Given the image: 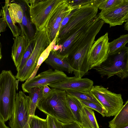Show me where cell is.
Listing matches in <instances>:
<instances>
[{"label": "cell", "instance_id": "cell-1", "mask_svg": "<svg viewBox=\"0 0 128 128\" xmlns=\"http://www.w3.org/2000/svg\"><path fill=\"white\" fill-rule=\"evenodd\" d=\"M51 89L50 93L40 99L37 108L47 115L61 122L76 121L68 104L66 91L54 88Z\"/></svg>", "mask_w": 128, "mask_h": 128}, {"label": "cell", "instance_id": "cell-2", "mask_svg": "<svg viewBox=\"0 0 128 128\" xmlns=\"http://www.w3.org/2000/svg\"><path fill=\"white\" fill-rule=\"evenodd\" d=\"M16 78L10 70H3L0 74V117L5 122L11 118L17 93Z\"/></svg>", "mask_w": 128, "mask_h": 128}, {"label": "cell", "instance_id": "cell-3", "mask_svg": "<svg viewBox=\"0 0 128 128\" xmlns=\"http://www.w3.org/2000/svg\"><path fill=\"white\" fill-rule=\"evenodd\" d=\"M97 35L96 33L89 34L80 42L67 57L74 76L81 78L90 70L89 54Z\"/></svg>", "mask_w": 128, "mask_h": 128}, {"label": "cell", "instance_id": "cell-4", "mask_svg": "<svg viewBox=\"0 0 128 128\" xmlns=\"http://www.w3.org/2000/svg\"><path fill=\"white\" fill-rule=\"evenodd\" d=\"M93 68L102 77L106 76L108 78L116 75L122 80L128 78V47L125 46L108 54L105 61Z\"/></svg>", "mask_w": 128, "mask_h": 128}, {"label": "cell", "instance_id": "cell-5", "mask_svg": "<svg viewBox=\"0 0 128 128\" xmlns=\"http://www.w3.org/2000/svg\"><path fill=\"white\" fill-rule=\"evenodd\" d=\"M62 0H24L29 8L30 19L36 30L45 29L53 12Z\"/></svg>", "mask_w": 128, "mask_h": 128}, {"label": "cell", "instance_id": "cell-6", "mask_svg": "<svg viewBox=\"0 0 128 128\" xmlns=\"http://www.w3.org/2000/svg\"><path fill=\"white\" fill-rule=\"evenodd\" d=\"M34 38L35 46L33 52L23 68L18 72L15 76L21 82L27 80L35 68L38 58L41 54L50 44L45 29L36 30Z\"/></svg>", "mask_w": 128, "mask_h": 128}, {"label": "cell", "instance_id": "cell-7", "mask_svg": "<svg viewBox=\"0 0 128 128\" xmlns=\"http://www.w3.org/2000/svg\"><path fill=\"white\" fill-rule=\"evenodd\" d=\"M90 92L106 111V117L115 116L123 106L121 94L112 92L102 86H93Z\"/></svg>", "mask_w": 128, "mask_h": 128}, {"label": "cell", "instance_id": "cell-8", "mask_svg": "<svg viewBox=\"0 0 128 128\" xmlns=\"http://www.w3.org/2000/svg\"><path fill=\"white\" fill-rule=\"evenodd\" d=\"M23 91L17 93L14 107L8 124L11 128H30V98Z\"/></svg>", "mask_w": 128, "mask_h": 128}, {"label": "cell", "instance_id": "cell-9", "mask_svg": "<svg viewBox=\"0 0 128 128\" xmlns=\"http://www.w3.org/2000/svg\"><path fill=\"white\" fill-rule=\"evenodd\" d=\"M98 8L95 5L89 4L78 8L66 24L57 34L56 43L81 24L88 22L97 15Z\"/></svg>", "mask_w": 128, "mask_h": 128}, {"label": "cell", "instance_id": "cell-10", "mask_svg": "<svg viewBox=\"0 0 128 128\" xmlns=\"http://www.w3.org/2000/svg\"><path fill=\"white\" fill-rule=\"evenodd\" d=\"M68 77L63 72L50 69L40 73L31 80L26 81L22 84V88L24 92L29 93L32 88L61 82Z\"/></svg>", "mask_w": 128, "mask_h": 128}, {"label": "cell", "instance_id": "cell-11", "mask_svg": "<svg viewBox=\"0 0 128 128\" xmlns=\"http://www.w3.org/2000/svg\"><path fill=\"white\" fill-rule=\"evenodd\" d=\"M72 10L66 0H62L53 12L45 28L50 44L56 36L63 19Z\"/></svg>", "mask_w": 128, "mask_h": 128}, {"label": "cell", "instance_id": "cell-12", "mask_svg": "<svg viewBox=\"0 0 128 128\" xmlns=\"http://www.w3.org/2000/svg\"><path fill=\"white\" fill-rule=\"evenodd\" d=\"M98 14L104 23L109 24L110 28L122 25L128 19V0H124L109 9L101 10Z\"/></svg>", "mask_w": 128, "mask_h": 128}, {"label": "cell", "instance_id": "cell-13", "mask_svg": "<svg viewBox=\"0 0 128 128\" xmlns=\"http://www.w3.org/2000/svg\"><path fill=\"white\" fill-rule=\"evenodd\" d=\"M108 33L107 32L93 44L88 56L90 70L100 66L107 59L108 55Z\"/></svg>", "mask_w": 128, "mask_h": 128}, {"label": "cell", "instance_id": "cell-14", "mask_svg": "<svg viewBox=\"0 0 128 128\" xmlns=\"http://www.w3.org/2000/svg\"><path fill=\"white\" fill-rule=\"evenodd\" d=\"M92 80L87 78L75 76L68 77L64 81L48 85L52 88L66 91L90 92L93 86Z\"/></svg>", "mask_w": 128, "mask_h": 128}, {"label": "cell", "instance_id": "cell-15", "mask_svg": "<svg viewBox=\"0 0 128 128\" xmlns=\"http://www.w3.org/2000/svg\"><path fill=\"white\" fill-rule=\"evenodd\" d=\"M21 32V35L13 38L14 43L12 47L11 56L16 68L19 65L30 41L24 33Z\"/></svg>", "mask_w": 128, "mask_h": 128}, {"label": "cell", "instance_id": "cell-16", "mask_svg": "<svg viewBox=\"0 0 128 128\" xmlns=\"http://www.w3.org/2000/svg\"><path fill=\"white\" fill-rule=\"evenodd\" d=\"M54 70L72 74L73 70L70 66L67 58L61 56L56 52L52 50L47 59L44 62Z\"/></svg>", "mask_w": 128, "mask_h": 128}, {"label": "cell", "instance_id": "cell-17", "mask_svg": "<svg viewBox=\"0 0 128 128\" xmlns=\"http://www.w3.org/2000/svg\"><path fill=\"white\" fill-rule=\"evenodd\" d=\"M80 124L82 128H99L94 111L84 106L80 113Z\"/></svg>", "mask_w": 128, "mask_h": 128}, {"label": "cell", "instance_id": "cell-18", "mask_svg": "<svg viewBox=\"0 0 128 128\" xmlns=\"http://www.w3.org/2000/svg\"><path fill=\"white\" fill-rule=\"evenodd\" d=\"M108 123L110 128H124L128 126V100L114 118Z\"/></svg>", "mask_w": 128, "mask_h": 128}, {"label": "cell", "instance_id": "cell-19", "mask_svg": "<svg viewBox=\"0 0 128 128\" xmlns=\"http://www.w3.org/2000/svg\"><path fill=\"white\" fill-rule=\"evenodd\" d=\"M20 4L24 12L22 23L19 24L21 28V30L30 41L34 38L36 32L30 18L27 16L26 12V8L25 6L23 3Z\"/></svg>", "mask_w": 128, "mask_h": 128}, {"label": "cell", "instance_id": "cell-20", "mask_svg": "<svg viewBox=\"0 0 128 128\" xmlns=\"http://www.w3.org/2000/svg\"><path fill=\"white\" fill-rule=\"evenodd\" d=\"M43 86L32 88L29 92L30 116L35 115V113L38 103L43 97Z\"/></svg>", "mask_w": 128, "mask_h": 128}, {"label": "cell", "instance_id": "cell-21", "mask_svg": "<svg viewBox=\"0 0 128 128\" xmlns=\"http://www.w3.org/2000/svg\"><path fill=\"white\" fill-rule=\"evenodd\" d=\"M67 99L70 108L76 121L80 124V113L84 106L79 99L67 94Z\"/></svg>", "mask_w": 128, "mask_h": 128}, {"label": "cell", "instance_id": "cell-22", "mask_svg": "<svg viewBox=\"0 0 128 128\" xmlns=\"http://www.w3.org/2000/svg\"><path fill=\"white\" fill-rule=\"evenodd\" d=\"M9 0H5L4 5L2 7L3 16L8 26L11 30L13 36L16 37L21 34V29L13 22L11 18L8 10V8L10 4Z\"/></svg>", "mask_w": 128, "mask_h": 128}, {"label": "cell", "instance_id": "cell-23", "mask_svg": "<svg viewBox=\"0 0 128 128\" xmlns=\"http://www.w3.org/2000/svg\"><path fill=\"white\" fill-rule=\"evenodd\" d=\"M9 13L13 23L21 24L23 16V10L19 4L10 3L8 8Z\"/></svg>", "mask_w": 128, "mask_h": 128}, {"label": "cell", "instance_id": "cell-24", "mask_svg": "<svg viewBox=\"0 0 128 128\" xmlns=\"http://www.w3.org/2000/svg\"><path fill=\"white\" fill-rule=\"evenodd\" d=\"M128 42V34L121 35L109 43L108 54H113L125 46Z\"/></svg>", "mask_w": 128, "mask_h": 128}, {"label": "cell", "instance_id": "cell-25", "mask_svg": "<svg viewBox=\"0 0 128 128\" xmlns=\"http://www.w3.org/2000/svg\"><path fill=\"white\" fill-rule=\"evenodd\" d=\"M66 92L67 94L74 96L79 100L92 102L102 106L100 103L90 92L70 91H66Z\"/></svg>", "mask_w": 128, "mask_h": 128}, {"label": "cell", "instance_id": "cell-26", "mask_svg": "<svg viewBox=\"0 0 128 128\" xmlns=\"http://www.w3.org/2000/svg\"><path fill=\"white\" fill-rule=\"evenodd\" d=\"M53 46V43L52 42L41 54L38 58L36 66L33 72L30 77L26 81L30 80L36 76L40 66L48 57L50 51L52 49Z\"/></svg>", "mask_w": 128, "mask_h": 128}, {"label": "cell", "instance_id": "cell-27", "mask_svg": "<svg viewBox=\"0 0 128 128\" xmlns=\"http://www.w3.org/2000/svg\"><path fill=\"white\" fill-rule=\"evenodd\" d=\"M35 40L34 38L31 40L28 46L24 53L19 65L16 68L17 72L22 69L31 56L35 45Z\"/></svg>", "mask_w": 128, "mask_h": 128}, {"label": "cell", "instance_id": "cell-28", "mask_svg": "<svg viewBox=\"0 0 128 128\" xmlns=\"http://www.w3.org/2000/svg\"><path fill=\"white\" fill-rule=\"evenodd\" d=\"M29 123L30 128H48L46 119L36 115L30 116Z\"/></svg>", "mask_w": 128, "mask_h": 128}, {"label": "cell", "instance_id": "cell-29", "mask_svg": "<svg viewBox=\"0 0 128 128\" xmlns=\"http://www.w3.org/2000/svg\"><path fill=\"white\" fill-rule=\"evenodd\" d=\"M124 0H100L97 6L102 10L112 8L122 2Z\"/></svg>", "mask_w": 128, "mask_h": 128}, {"label": "cell", "instance_id": "cell-30", "mask_svg": "<svg viewBox=\"0 0 128 128\" xmlns=\"http://www.w3.org/2000/svg\"><path fill=\"white\" fill-rule=\"evenodd\" d=\"M79 100L84 106L89 108L96 111L104 117L106 116V111L102 106L92 102Z\"/></svg>", "mask_w": 128, "mask_h": 128}, {"label": "cell", "instance_id": "cell-31", "mask_svg": "<svg viewBox=\"0 0 128 128\" xmlns=\"http://www.w3.org/2000/svg\"><path fill=\"white\" fill-rule=\"evenodd\" d=\"M66 1L72 9L89 4H92L95 5V0H66Z\"/></svg>", "mask_w": 128, "mask_h": 128}, {"label": "cell", "instance_id": "cell-32", "mask_svg": "<svg viewBox=\"0 0 128 128\" xmlns=\"http://www.w3.org/2000/svg\"><path fill=\"white\" fill-rule=\"evenodd\" d=\"M48 128H60V122L49 115H47Z\"/></svg>", "mask_w": 128, "mask_h": 128}, {"label": "cell", "instance_id": "cell-33", "mask_svg": "<svg viewBox=\"0 0 128 128\" xmlns=\"http://www.w3.org/2000/svg\"><path fill=\"white\" fill-rule=\"evenodd\" d=\"M60 128H82L81 125L76 121L64 123L60 122Z\"/></svg>", "mask_w": 128, "mask_h": 128}, {"label": "cell", "instance_id": "cell-34", "mask_svg": "<svg viewBox=\"0 0 128 128\" xmlns=\"http://www.w3.org/2000/svg\"><path fill=\"white\" fill-rule=\"evenodd\" d=\"M78 8L73 9L70 13L63 19L62 22L58 33L62 29L66 24L72 14Z\"/></svg>", "mask_w": 128, "mask_h": 128}, {"label": "cell", "instance_id": "cell-35", "mask_svg": "<svg viewBox=\"0 0 128 128\" xmlns=\"http://www.w3.org/2000/svg\"><path fill=\"white\" fill-rule=\"evenodd\" d=\"M0 32L1 33L5 31L8 25L3 16L0 18Z\"/></svg>", "mask_w": 128, "mask_h": 128}, {"label": "cell", "instance_id": "cell-36", "mask_svg": "<svg viewBox=\"0 0 128 128\" xmlns=\"http://www.w3.org/2000/svg\"><path fill=\"white\" fill-rule=\"evenodd\" d=\"M43 86L42 94L43 96H44L50 92L52 90V89L50 88L47 85H45Z\"/></svg>", "mask_w": 128, "mask_h": 128}, {"label": "cell", "instance_id": "cell-37", "mask_svg": "<svg viewBox=\"0 0 128 128\" xmlns=\"http://www.w3.org/2000/svg\"><path fill=\"white\" fill-rule=\"evenodd\" d=\"M0 128H9L6 125L5 123V122L0 117Z\"/></svg>", "mask_w": 128, "mask_h": 128}, {"label": "cell", "instance_id": "cell-38", "mask_svg": "<svg viewBox=\"0 0 128 128\" xmlns=\"http://www.w3.org/2000/svg\"><path fill=\"white\" fill-rule=\"evenodd\" d=\"M124 28L125 30L128 31V19L124 24Z\"/></svg>", "mask_w": 128, "mask_h": 128}, {"label": "cell", "instance_id": "cell-39", "mask_svg": "<svg viewBox=\"0 0 128 128\" xmlns=\"http://www.w3.org/2000/svg\"><path fill=\"white\" fill-rule=\"evenodd\" d=\"M20 81V80L19 79H18V80H16V90H17L18 89V84L19 81Z\"/></svg>", "mask_w": 128, "mask_h": 128}, {"label": "cell", "instance_id": "cell-40", "mask_svg": "<svg viewBox=\"0 0 128 128\" xmlns=\"http://www.w3.org/2000/svg\"><path fill=\"white\" fill-rule=\"evenodd\" d=\"M1 47H2V45L1 44V43H0V60H1L2 58V53H1Z\"/></svg>", "mask_w": 128, "mask_h": 128}]
</instances>
